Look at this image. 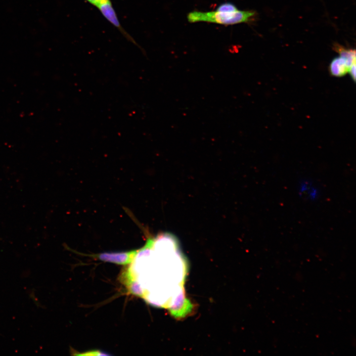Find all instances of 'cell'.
<instances>
[{
  "label": "cell",
  "mask_w": 356,
  "mask_h": 356,
  "mask_svg": "<svg viewBox=\"0 0 356 356\" xmlns=\"http://www.w3.org/2000/svg\"><path fill=\"white\" fill-rule=\"evenodd\" d=\"M349 68L346 60L339 56L332 59L329 70L332 76L340 77L345 75L349 72Z\"/></svg>",
  "instance_id": "obj_5"
},
{
  "label": "cell",
  "mask_w": 356,
  "mask_h": 356,
  "mask_svg": "<svg viewBox=\"0 0 356 356\" xmlns=\"http://www.w3.org/2000/svg\"><path fill=\"white\" fill-rule=\"evenodd\" d=\"M297 190L301 198L310 202H315L320 197L319 187L309 178L302 179L298 183Z\"/></svg>",
  "instance_id": "obj_4"
},
{
  "label": "cell",
  "mask_w": 356,
  "mask_h": 356,
  "mask_svg": "<svg viewBox=\"0 0 356 356\" xmlns=\"http://www.w3.org/2000/svg\"><path fill=\"white\" fill-rule=\"evenodd\" d=\"M139 249L127 251L103 252L97 254H84L104 262L113 263L118 265H127L133 262L137 256Z\"/></svg>",
  "instance_id": "obj_2"
},
{
  "label": "cell",
  "mask_w": 356,
  "mask_h": 356,
  "mask_svg": "<svg viewBox=\"0 0 356 356\" xmlns=\"http://www.w3.org/2000/svg\"><path fill=\"white\" fill-rule=\"evenodd\" d=\"M103 0H86L87 2L96 7Z\"/></svg>",
  "instance_id": "obj_9"
},
{
  "label": "cell",
  "mask_w": 356,
  "mask_h": 356,
  "mask_svg": "<svg viewBox=\"0 0 356 356\" xmlns=\"http://www.w3.org/2000/svg\"><path fill=\"white\" fill-rule=\"evenodd\" d=\"M352 77V79L355 82L356 81V64L352 65L349 69L348 72Z\"/></svg>",
  "instance_id": "obj_8"
},
{
  "label": "cell",
  "mask_w": 356,
  "mask_h": 356,
  "mask_svg": "<svg viewBox=\"0 0 356 356\" xmlns=\"http://www.w3.org/2000/svg\"><path fill=\"white\" fill-rule=\"evenodd\" d=\"M72 355L76 356H110V354L99 350H93L83 352H75Z\"/></svg>",
  "instance_id": "obj_7"
},
{
  "label": "cell",
  "mask_w": 356,
  "mask_h": 356,
  "mask_svg": "<svg viewBox=\"0 0 356 356\" xmlns=\"http://www.w3.org/2000/svg\"><path fill=\"white\" fill-rule=\"evenodd\" d=\"M256 16L257 13L253 10L243 11L237 9L232 11H194L188 14L187 18L190 23L206 22L226 25L250 23L253 22Z\"/></svg>",
  "instance_id": "obj_1"
},
{
  "label": "cell",
  "mask_w": 356,
  "mask_h": 356,
  "mask_svg": "<svg viewBox=\"0 0 356 356\" xmlns=\"http://www.w3.org/2000/svg\"><path fill=\"white\" fill-rule=\"evenodd\" d=\"M334 49L339 54L340 56L345 59L349 66L356 64V50L355 49L347 48L338 44L334 45Z\"/></svg>",
  "instance_id": "obj_6"
},
{
  "label": "cell",
  "mask_w": 356,
  "mask_h": 356,
  "mask_svg": "<svg viewBox=\"0 0 356 356\" xmlns=\"http://www.w3.org/2000/svg\"><path fill=\"white\" fill-rule=\"evenodd\" d=\"M96 8L103 16L117 29L127 40L140 48L134 39L121 25L111 0H103Z\"/></svg>",
  "instance_id": "obj_3"
}]
</instances>
